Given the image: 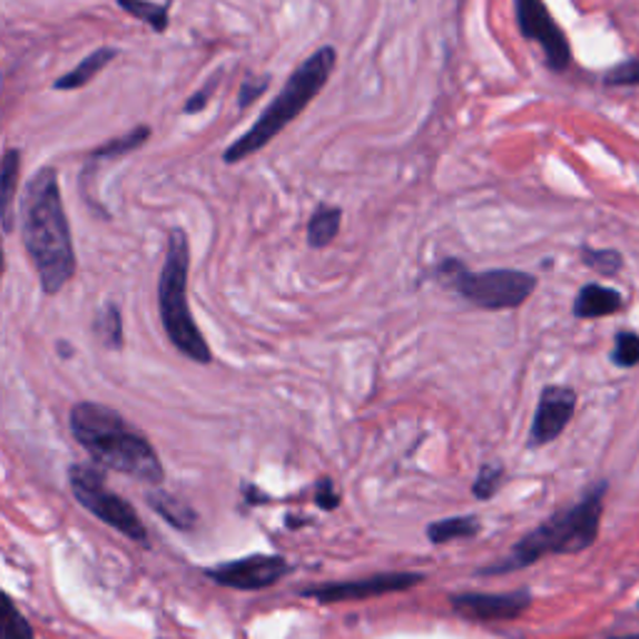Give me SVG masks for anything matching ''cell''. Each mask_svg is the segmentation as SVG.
<instances>
[{
  "label": "cell",
  "instance_id": "cell-1",
  "mask_svg": "<svg viewBox=\"0 0 639 639\" xmlns=\"http://www.w3.org/2000/svg\"><path fill=\"white\" fill-rule=\"evenodd\" d=\"M18 223L23 247L33 263L40 287L46 295H56L73 281L76 247L70 233L68 213L60 195L58 170L53 165L30 175L18 205Z\"/></svg>",
  "mask_w": 639,
  "mask_h": 639
},
{
  "label": "cell",
  "instance_id": "cell-2",
  "mask_svg": "<svg viewBox=\"0 0 639 639\" xmlns=\"http://www.w3.org/2000/svg\"><path fill=\"white\" fill-rule=\"evenodd\" d=\"M70 432L100 468L116 470L150 488L163 484L165 472L156 450L118 410L100 402H78L70 410Z\"/></svg>",
  "mask_w": 639,
  "mask_h": 639
},
{
  "label": "cell",
  "instance_id": "cell-3",
  "mask_svg": "<svg viewBox=\"0 0 639 639\" xmlns=\"http://www.w3.org/2000/svg\"><path fill=\"white\" fill-rule=\"evenodd\" d=\"M335 66H337L335 46H320L315 53L307 56L303 63L293 70L291 78L285 80L283 90L277 92L275 100H271V106L257 116L253 126L223 150V163L238 165L271 146V142L320 96V90L327 86L330 76H333Z\"/></svg>",
  "mask_w": 639,
  "mask_h": 639
},
{
  "label": "cell",
  "instance_id": "cell-4",
  "mask_svg": "<svg viewBox=\"0 0 639 639\" xmlns=\"http://www.w3.org/2000/svg\"><path fill=\"white\" fill-rule=\"evenodd\" d=\"M602 500H604V484L594 488L582 502H577L574 508L554 514L552 520L542 522L538 530L524 534V538L510 550L508 558L484 567L478 574L494 577V574L518 572L522 567H530L532 562L548 558V554L587 550L597 540V530H600Z\"/></svg>",
  "mask_w": 639,
  "mask_h": 639
},
{
  "label": "cell",
  "instance_id": "cell-5",
  "mask_svg": "<svg viewBox=\"0 0 639 639\" xmlns=\"http://www.w3.org/2000/svg\"><path fill=\"white\" fill-rule=\"evenodd\" d=\"M188 273H190V243L188 233L173 228L168 233L163 271L158 277V307L165 335L178 353L193 363H210V347L205 343L200 327L195 325L188 303Z\"/></svg>",
  "mask_w": 639,
  "mask_h": 639
},
{
  "label": "cell",
  "instance_id": "cell-6",
  "mask_svg": "<svg viewBox=\"0 0 639 639\" xmlns=\"http://www.w3.org/2000/svg\"><path fill=\"white\" fill-rule=\"evenodd\" d=\"M435 273L452 291H458L468 303L482 307V311H512V307H520L528 301L538 287V277L524 271L498 267V271L472 273L458 257L442 260Z\"/></svg>",
  "mask_w": 639,
  "mask_h": 639
},
{
  "label": "cell",
  "instance_id": "cell-7",
  "mask_svg": "<svg viewBox=\"0 0 639 639\" xmlns=\"http://www.w3.org/2000/svg\"><path fill=\"white\" fill-rule=\"evenodd\" d=\"M68 482H70V490H73V498L90 514H96L100 522H106L112 530L126 534L128 540L148 544L146 524H142L136 510H132V504L128 500H122L120 494L110 492L106 480H102V475L96 468L73 465L68 472Z\"/></svg>",
  "mask_w": 639,
  "mask_h": 639
},
{
  "label": "cell",
  "instance_id": "cell-8",
  "mask_svg": "<svg viewBox=\"0 0 639 639\" xmlns=\"http://www.w3.org/2000/svg\"><path fill=\"white\" fill-rule=\"evenodd\" d=\"M514 20H518L520 36L538 43L544 53V66L552 73H564L572 66V46L564 30L552 18L544 0H514Z\"/></svg>",
  "mask_w": 639,
  "mask_h": 639
},
{
  "label": "cell",
  "instance_id": "cell-9",
  "mask_svg": "<svg viewBox=\"0 0 639 639\" xmlns=\"http://www.w3.org/2000/svg\"><path fill=\"white\" fill-rule=\"evenodd\" d=\"M287 574H291V564L281 554H250V558L223 562L205 570V577L215 584L243 592L265 590Z\"/></svg>",
  "mask_w": 639,
  "mask_h": 639
},
{
  "label": "cell",
  "instance_id": "cell-10",
  "mask_svg": "<svg viewBox=\"0 0 639 639\" xmlns=\"http://www.w3.org/2000/svg\"><path fill=\"white\" fill-rule=\"evenodd\" d=\"M425 582V577L415 572H383L365 577V580H347V582H327L317 587H307L301 594L313 597V600L323 604L347 602V600H367V597L390 594V592H405L412 587Z\"/></svg>",
  "mask_w": 639,
  "mask_h": 639
},
{
  "label": "cell",
  "instance_id": "cell-11",
  "mask_svg": "<svg viewBox=\"0 0 639 639\" xmlns=\"http://www.w3.org/2000/svg\"><path fill=\"white\" fill-rule=\"evenodd\" d=\"M532 602V594L528 590H514L508 594H452L450 604L455 615L465 617L472 622H498V620H514Z\"/></svg>",
  "mask_w": 639,
  "mask_h": 639
},
{
  "label": "cell",
  "instance_id": "cell-12",
  "mask_svg": "<svg viewBox=\"0 0 639 639\" xmlns=\"http://www.w3.org/2000/svg\"><path fill=\"white\" fill-rule=\"evenodd\" d=\"M577 395L570 387H544L530 427V448H542L558 440L574 415Z\"/></svg>",
  "mask_w": 639,
  "mask_h": 639
},
{
  "label": "cell",
  "instance_id": "cell-13",
  "mask_svg": "<svg viewBox=\"0 0 639 639\" xmlns=\"http://www.w3.org/2000/svg\"><path fill=\"white\" fill-rule=\"evenodd\" d=\"M625 305V297L612 291V287L604 285H584L580 293L574 297V315L582 320H592V317H604V315H615L620 313Z\"/></svg>",
  "mask_w": 639,
  "mask_h": 639
},
{
  "label": "cell",
  "instance_id": "cell-14",
  "mask_svg": "<svg viewBox=\"0 0 639 639\" xmlns=\"http://www.w3.org/2000/svg\"><path fill=\"white\" fill-rule=\"evenodd\" d=\"M116 58H118V48H110V46L96 48L90 56L82 58L73 70H68L66 76H60V78L53 82V90H78V88H86L88 82L96 80V76L100 73V70H106Z\"/></svg>",
  "mask_w": 639,
  "mask_h": 639
},
{
  "label": "cell",
  "instance_id": "cell-15",
  "mask_svg": "<svg viewBox=\"0 0 639 639\" xmlns=\"http://www.w3.org/2000/svg\"><path fill=\"white\" fill-rule=\"evenodd\" d=\"M150 136H153L150 126H136V128H130L128 132H122V136L110 138L108 142H102V146L92 148V150L88 153L86 163L98 165L100 160H120V158H126V156H130V153H136V150H140L142 146H146V142L150 140Z\"/></svg>",
  "mask_w": 639,
  "mask_h": 639
},
{
  "label": "cell",
  "instance_id": "cell-16",
  "mask_svg": "<svg viewBox=\"0 0 639 639\" xmlns=\"http://www.w3.org/2000/svg\"><path fill=\"white\" fill-rule=\"evenodd\" d=\"M20 156L18 148H8L0 160V185H3V233L10 235L16 225V190L20 183Z\"/></svg>",
  "mask_w": 639,
  "mask_h": 639
},
{
  "label": "cell",
  "instance_id": "cell-17",
  "mask_svg": "<svg viewBox=\"0 0 639 639\" xmlns=\"http://www.w3.org/2000/svg\"><path fill=\"white\" fill-rule=\"evenodd\" d=\"M340 225H343V208L320 203L313 210L311 220H307V245L315 247V250L327 247L337 238Z\"/></svg>",
  "mask_w": 639,
  "mask_h": 639
},
{
  "label": "cell",
  "instance_id": "cell-18",
  "mask_svg": "<svg viewBox=\"0 0 639 639\" xmlns=\"http://www.w3.org/2000/svg\"><path fill=\"white\" fill-rule=\"evenodd\" d=\"M148 504L160 514L165 522L173 524L175 530L188 532L195 528V522H198V518H195V512L188 508V504L178 498H173L170 492H165L160 488H153L148 492Z\"/></svg>",
  "mask_w": 639,
  "mask_h": 639
},
{
  "label": "cell",
  "instance_id": "cell-19",
  "mask_svg": "<svg viewBox=\"0 0 639 639\" xmlns=\"http://www.w3.org/2000/svg\"><path fill=\"white\" fill-rule=\"evenodd\" d=\"M116 3L120 10H126L130 18L146 23L153 33H165V30H168L170 0L168 3H153V0H116Z\"/></svg>",
  "mask_w": 639,
  "mask_h": 639
},
{
  "label": "cell",
  "instance_id": "cell-20",
  "mask_svg": "<svg viewBox=\"0 0 639 639\" xmlns=\"http://www.w3.org/2000/svg\"><path fill=\"white\" fill-rule=\"evenodd\" d=\"M478 532H480L478 518L465 514V518H450V520L432 522L427 528V540L432 544H445V542L458 540V538H475Z\"/></svg>",
  "mask_w": 639,
  "mask_h": 639
},
{
  "label": "cell",
  "instance_id": "cell-21",
  "mask_svg": "<svg viewBox=\"0 0 639 639\" xmlns=\"http://www.w3.org/2000/svg\"><path fill=\"white\" fill-rule=\"evenodd\" d=\"M96 333L100 343L110 350H120L122 343H126V340H122V315L116 303L102 305V311L96 317Z\"/></svg>",
  "mask_w": 639,
  "mask_h": 639
},
{
  "label": "cell",
  "instance_id": "cell-22",
  "mask_svg": "<svg viewBox=\"0 0 639 639\" xmlns=\"http://www.w3.org/2000/svg\"><path fill=\"white\" fill-rule=\"evenodd\" d=\"M582 263L587 267H592V271H597L600 275H617L622 271V255L617 253V250H594V247H584L582 250Z\"/></svg>",
  "mask_w": 639,
  "mask_h": 639
},
{
  "label": "cell",
  "instance_id": "cell-23",
  "mask_svg": "<svg viewBox=\"0 0 639 639\" xmlns=\"http://www.w3.org/2000/svg\"><path fill=\"white\" fill-rule=\"evenodd\" d=\"M3 639H36L33 627L20 615L18 607L10 597H6V610H3Z\"/></svg>",
  "mask_w": 639,
  "mask_h": 639
},
{
  "label": "cell",
  "instance_id": "cell-24",
  "mask_svg": "<svg viewBox=\"0 0 639 639\" xmlns=\"http://www.w3.org/2000/svg\"><path fill=\"white\" fill-rule=\"evenodd\" d=\"M502 478H504L502 462H488V465L480 470L475 484H472V494H475L478 500H490L492 494L500 490Z\"/></svg>",
  "mask_w": 639,
  "mask_h": 639
},
{
  "label": "cell",
  "instance_id": "cell-25",
  "mask_svg": "<svg viewBox=\"0 0 639 639\" xmlns=\"http://www.w3.org/2000/svg\"><path fill=\"white\" fill-rule=\"evenodd\" d=\"M604 86L607 88H635V86H639V58L622 60V63H617L615 68L607 70Z\"/></svg>",
  "mask_w": 639,
  "mask_h": 639
},
{
  "label": "cell",
  "instance_id": "cell-26",
  "mask_svg": "<svg viewBox=\"0 0 639 639\" xmlns=\"http://www.w3.org/2000/svg\"><path fill=\"white\" fill-rule=\"evenodd\" d=\"M612 360L617 365L622 367H635L639 365V335L630 333H620L615 337V350H612Z\"/></svg>",
  "mask_w": 639,
  "mask_h": 639
},
{
  "label": "cell",
  "instance_id": "cell-27",
  "mask_svg": "<svg viewBox=\"0 0 639 639\" xmlns=\"http://www.w3.org/2000/svg\"><path fill=\"white\" fill-rule=\"evenodd\" d=\"M271 80H273V76H267V73L265 76L247 73L240 90H238V110H247L255 100H260L267 92V88H271Z\"/></svg>",
  "mask_w": 639,
  "mask_h": 639
},
{
  "label": "cell",
  "instance_id": "cell-28",
  "mask_svg": "<svg viewBox=\"0 0 639 639\" xmlns=\"http://www.w3.org/2000/svg\"><path fill=\"white\" fill-rule=\"evenodd\" d=\"M220 76H223V70H218L208 82L200 90H195L193 96L185 100V106H183V116H198V112H203L205 108H208V102L210 98L215 96V90H218L220 86Z\"/></svg>",
  "mask_w": 639,
  "mask_h": 639
},
{
  "label": "cell",
  "instance_id": "cell-29",
  "mask_svg": "<svg viewBox=\"0 0 639 639\" xmlns=\"http://www.w3.org/2000/svg\"><path fill=\"white\" fill-rule=\"evenodd\" d=\"M315 502L323 510H335L340 504V494L333 490V480H320L317 482V492H315Z\"/></svg>",
  "mask_w": 639,
  "mask_h": 639
},
{
  "label": "cell",
  "instance_id": "cell-30",
  "mask_svg": "<svg viewBox=\"0 0 639 639\" xmlns=\"http://www.w3.org/2000/svg\"><path fill=\"white\" fill-rule=\"evenodd\" d=\"M612 639H639V635H625V637H612Z\"/></svg>",
  "mask_w": 639,
  "mask_h": 639
}]
</instances>
